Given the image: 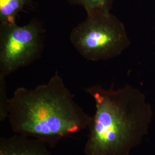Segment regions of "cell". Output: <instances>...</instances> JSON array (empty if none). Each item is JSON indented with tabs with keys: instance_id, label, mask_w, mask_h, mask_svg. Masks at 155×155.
I'll return each mask as SVG.
<instances>
[{
	"instance_id": "6da1fadb",
	"label": "cell",
	"mask_w": 155,
	"mask_h": 155,
	"mask_svg": "<svg viewBox=\"0 0 155 155\" xmlns=\"http://www.w3.org/2000/svg\"><path fill=\"white\" fill-rule=\"evenodd\" d=\"M84 91L95 105L84 155H130L148 134L153 117L145 94L128 84L118 89L94 85Z\"/></svg>"
},
{
	"instance_id": "7a4b0ae2",
	"label": "cell",
	"mask_w": 155,
	"mask_h": 155,
	"mask_svg": "<svg viewBox=\"0 0 155 155\" xmlns=\"http://www.w3.org/2000/svg\"><path fill=\"white\" fill-rule=\"evenodd\" d=\"M91 118L58 72L34 89L17 88L9 99L8 118L14 134L38 139L50 148L88 128Z\"/></svg>"
},
{
	"instance_id": "3957f363",
	"label": "cell",
	"mask_w": 155,
	"mask_h": 155,
	"mask_svg": "<svg viewBox=\"0 0 155 155\" xmlns=\"http://www.w3.org/2000/svg\"><path fill=\"white\" fill-rule=\"evenodd\" d=\"M86 17L73 28L70 40L89 61H107L121 55L131 45L124 24L110 11L86 12Z\"/></svg>"
},
{
	"instance_id": "277c9868",
	"label": "cell",
	"mask_w": 155,
	"mask_h": 155,
	"mask_svg": "<svg viewBox=\"0 0 155 155\" xmlns=\"http://www.w3.org/2000/svg\"><path fill=\"white\" fill-rule=\"evenodd\" d=\"M42 29L36 20L20 26L0 25V77L5 78L27 66L39 57L43 49Z\"/></svg>"
},
{
	"instance_id": "5b68a950",
	"label": "cell",
	"mask_w": 155,
	"mask_h": 155,
	"mask_svg": "<svg viewBox=\"0 0 155 155\" xmlns=\"http://www.w3.org/2000/svg\"><path fill=\"white\" fill-rule=\"evenodd\" d=\"M44 142L15 134L0 139V155H54Z\"/></svg>"
},
{
	"instance_id": "8992f818",
	"label": "cell",
	"mask_w": 155,
	"mask_h": 155,
	"mask_svg": "<svg viewBox=\"0 0 155 155\" xmlns=\"http://www.w3.org/2000/svg\"><path fill=\"white\" fill-rule=\"evenodd\" d=\"M32 0H0V23L16 22V17Z\"/></svg>"
},
{
	"instance_id": "52a82bcc",
	"label": "cell",
	"mask_w": 155,
	"mask_h": 155,
	"mask_svg": "<svg viewBox=\"0 0 155 155\" xmlns=\"http://www.w3.org/2000/svg\"><path fill=\"white\" fill-rule=\"evenodd\" d=\"M74 5L83 7L85 11L103 10L110 11L114 0H68Z\"/></svg>"
},
{
	"instance_id": "ba28073f",
	"label": "cell",
	"mask_w": 155,
	"mask_h": 155,
	"mask_svg": "<svg viewBox=\"0 0 155 155\" xmlns=\"http://www.w3.org/2000/svg\"><path fill=\"white\" fill-rule=\"evenodd\" d=\"M5 78L0 77V121L4 122L8 116V102Z\"/></svg>"
}]
</instances>
